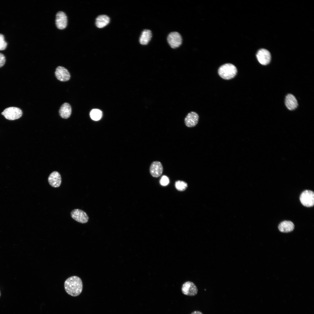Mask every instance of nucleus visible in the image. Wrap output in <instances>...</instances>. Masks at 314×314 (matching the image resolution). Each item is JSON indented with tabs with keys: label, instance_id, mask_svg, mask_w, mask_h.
<instances>
[{
	"label": "nucleus",
	"instance_id": "5",
	"mask_svg": "<svg viewBox=\"0 0 314 314\" xmlns=\"http://www.w3.org/2000/svg\"><path fill=\"white\" fill-rule=\"evenodd\" d=\"M167 42L172 48L179 47L181 44L182 38L181 35L177 32H173L170 33L167 37Z\"/></svg>",
	"mask_w": 314,
	"mask_h": 314
},
{
	"label": "nucleus",
	"instance_id": "14",
	"mask_svg": "<svg viewBox=\"0 0 314 314\" xmlns=\"http://www.w3.org/2000/svg\"><path fill=\"white\" fill-rule=\"evenodd\" d=\"M285 104L287 108L290 110H293L298 106L297 100L295 97L291 94H287L285 98Z\"/></svg>",
	"mask_w": 314,
	"mask_h": 314
},
{
	"label": "nucleus",
	"instance_id": "3",
	"mask_svg": "<svg viewBox=\"0 0 314 314\" xmlns=\"http://www.w3.org/2000/svg\"><path fill=\"white\" fill-rule=\"evenodd\" d=\"M1 114L7 119L13 120L21 117L22 115V112L19 108L10 107L6 108Z\"/></svg>",
	"mask_w": 314,
	"mask_h": 314
},
{
	"label": "nucleus",
	"instance_id": "19",
	"mask_svg": "<svg viewBox=\"0 0 314 314\" xmlns=\"http://www.w3.org/2000/svg\"><path fill=\"white\" fill-rule=\"evenodd\" d=\"M90 116L92 119L95 121H98L101 118L102 116V112L99 109H93L91 111Z\"/></svg>",
	"mask_w": 314,
	"mask_h": 314
},
{
	"label": "nucleus",
	"instance_id": "18",
	"mask_svg": "<svg viewBox=\"0 0 314 314\" xmlns=\"http://www.w3.org/2000/svg\"><path fill=\"white\" fill-rule=\"evenodd\" d=\"M152 34L151 31L149 29H145L142 32L139 39L140 43L143 45L147 44L151 40Z\"/></svg>",
	"mask_w": 314,
	"mask_h": 314
},
{
	"label": "nucleus",
	"instance_id": "11",
	"mask_svg": "<svg viewBox=\"0 0 314 314\" xmlns=\"http://www.w3.org/2000/svg\"><path fill=\"white\" fill-rule=\"evenodd\" d=\"M199 118V115L196 113L191 112L188 114L185 118V124L189 127H194L197 124Z\"/></svg>",
	"mask_w": 314,
	"mask_h": 314
},
{
	"label": "nucleus",
	"instance_id": "2",
	"mask_svg": "<svg viewBox=\"0 0 314 314\" xmlns=\"http://www.w3.org/2000/svg\"><path fill=\"white\" fill-rule=\"evenodd\" d=\"M237 72L236 66L231 63H226L222 65L220 67L218 71L220 76L226 80H229L234 78Z\"/></svg>",
	"mask_w": 314,
	"mask_h": 314
},
{
	"label": "nucleus",
	"instance_id": "1",
	"mask_svg": "<svg viewBox=\"0 0 314 314\" xmlns=\"http://www.w3.org/2000/svg\"><path fill=\"white\" fill-rule=\"evenodd\" d=\"M66 292L70 295L76 297L79 295L83 290V285L81 278L76 276H73L67 279L64 284Z\"/></svg>",
	"mask_w": 314,
	"mask_h": 314
},
{
	"label": "nucleus",
	"instance_id": "24",
	"mask_svg": "<svg viewBox=\"0 0 314 314\" xmlns=\"http://www.w3.org/2000/svg\"><path fill=\"white\" fill-rule=\"evenodd\" d=\"M190 314H203L201 311H195L192 312Z\"/></svg>",
	"mask_w": 314,
	"mask_h": 314
},
{
	"label": "nucleus",
	"instance_id": "9",
	"mask_svg": "<svg viewBox=\"0 0 314 314\" xmlns=\"http://www.w3.org/2000/svg\"><path fill=\"white\" fill-rule=\"evenodd\" d=\"M55 73L57 78L61 81H68L70 78V74L68 70L61 66L56 68Z\"/></svg>",
	"mask_w": 314,
	"mask_h": 314
},
{
	"label": "nucleus",
	"instance_id": "20",
	"mask_svg": "<svg viewBox=\"0 0 314 314\" xmlns=\"http://www.w3.org/2000/svg\"><path fill=\"white\" fill-rule=\"evenodd\" d=\"M176 189L179 191L185 190L188 186L187 184L185 182L181 181H178L175 183Z\"/></svg>",
	"mask_w": 314,
	"mask_h": 314
},
{
	"label": "nucleus",
	"instance_id": "17",
	"mask_svg": "<svg viewBox=\"0 0 314 314\" xmlns=\"http://www.w3.org/2000/svg\"><path fill=\"white\" fill-rule=\"evenodd\" d=\"M110 20V18L108 16L105 15H100L96 18L95 24L97 27L102 28L109 24Z\"/></svg>",
	"mask_w": 314,
	"mask_h": 314
},
{
	"label": "nucleus",
	"instance_id": "25",
	"mask_svg": "<svg viewBox=\"0 0 314 314\" xmlns=\"http://www.w3.org/2000/svg\"><path fill=\"white\" fill-rule=\"evenodd\" d=\"M0 296H1V292H0Z\"/></svg>",
	"mask_w": 314,
	"mask_h": 314
},
{
	"label": "nucleus",
	"instance_id": "22",
	"mask_svg": "<svg viewBox=\"0 0 314 314\" xmlns=\"http://www.w3.org/2000/svg\"><path fill=\"white\" fill-rule=\"evenodd\" d=\"M170 181L169 178L166 176L164 175L163 176L160 180V183L162 186L167 185L169 183Z\"/></svg>",
	"mask_w": 314,
	"mask_h": 314
},
{
	"label": "nucleus",
	"instance_id": "12",
	"mask_svg": "<svg viewBox=\"0 0 314 314\" xmlns=\"http://www.w3.org/2000/svg\"><path fill=\"white\" fill-rule=\"evenodd\" d=\"M48 181L52 187L54 188L59 187L62 181L61 178L59 173L56 171L52 172L48 177Z\"/></svg>",
	"mask_w": 314,
	"mask_h": 314
},
{
	"label": "nucleus",
	"instance_id": "21",
	"mask_svg": "<svg viewBox=\"0 0 314 314\" xmlns=\"http://www.w3.org/2000/svg\"><path fill=\"white\" fill-rule=\"evenodd\" d=\"M7 45V42L5 41L4 35L0 33V50H4Z\"/></svg>",
	"mask_w": 314,
	"mask_h": 314
},
{
	"label": "nucleus",
	"instance_id": "4",
	"mask_svg": "<svg viewBox=\"0 0 314 314\" xmlns=\"http://www.w3.org/2000/svg\"><path fill=\"white\" fill-rule=\"evenodd\" d=\"M300 201L302 204L307 207H311L314 204V193L311 190H306L301 194Z\"/></svg>",
	"mask_w": 314,
	"mask_h": 314
},
{
	"label": "nucleus",
	"instance_id": "6",
	"mask_svg": "<svg viewBox=\"0 0 314 314\" xmlns=\"http://www.w3.org/2000/svg\"><path fill=\"white\" fill-rule=\"evenodd\" d=\"M181 290L183 294L190 296L196 295L198 292L196 285L190 281H187L184 283L182 285Z\"/></svg>",
	"mask_w": 314,
	"mask_h": 314
},
{
	"label": "nucleus",
	"instance_id": "8",
	"mask_svg": "<svg viewBox=\"0 0 314 314\" xmlns=\"http://www.w3.org/2000/svg\"><path fill=\"white\" fill-rule=\"evenodd\" d=\"M256 56L258 61L262 65H267L270 61V53L268 51L265 49H262L258 50Z\"/></svg>",
	"mask_w": 314,
	"mask_h": 314
},
{
	"label": "nucleus",
	"instance_id": "10",
	"mask_svg": "<svg viewBox=\"0 0 314 314\" xmlns=\"http://www.w3.org/2000/svg\"><path fill=\"white\" fill-rule=\"evenodd\" d=\"M67 17L64 12L62 11L58 12L56 15V24L60 29L65 28L67 25Z\"/></svg>",
	"mask_w": 314,
	"mask_h": 314
},
{
	"label": "nucleus",
	"instance_id": "16",
	"mask_svg": "<svg viewBox=\"0 0 314 314\" xmlns=\"http://www.w3.org/2000/svg\"><path fill=\"white\" fill-rule=\"evenodd\" d=\"M294 225L290 221H284L281 222L279 225L278 229L279 231L283 233L292 231L294 228Z\"/></svg>",
	"mask_w": 314,
	"mask_h": 314
},
{
	"label": "nucleus",
	"instance_id": "23",
	"mask_svg": "<svg viewBox=\"0 0 314 314\" xmlns=\"http://www.w3.org/2000/svg\"><path fill=\"white\" fill-rule=\"evenodd\" d=\"M6 62V58L5 56L2 53H0V67L3 66Z\"/></svg>",
	"mask_w": 314,
	"mask_h": 314
},
{
	"label": "nucleus",
	"instance_id": "15",
	"mask_svg": "<svg viewBox=\"0 0 314 314\" xmlns=\"http://www.w3.org/2000/svg\"><path fill=\"white\" fill-rule=\"evenodd\" d=\"M72 113V108L70 105L67 103H64L60 107L59 113L60 117L64 119L68 118Z\"/></svg>",
	"mask_w": 314,
	"mask_h": 314
},
{
	"label": "nucleus",
	"instance_id": "13",
	"mask_svg": "<svg viewBox=\"0 0 314 314\" xmlns=\"http://www.w3.org/2000/svg\"><path fill=\"white\" fill-rule=\"evenodd\" d=\"M163 171L162 165L160 162L155 161L151 164L150 167V172L153 176L159 177L162 174Z\"/></svg>",
	"mask_w": 314,
	"mask_h": 314
},
{
	"label": "nucleus",
	"instance_id": "7",
	"mask_svg": "<svg viewBox=\"0 0 314 314\" xmlns=\"http://www.w3.org/2000/svg\"><path fill=\"white\" fill-rule=\"evenodd\" d=\"M70 215L74 220L81 223H86L89 220V217L87 213L80 209H76L72 210Z\"/></svg>",
	"mask_w": 314,
	"mask_h": 314
}]
</instances>
